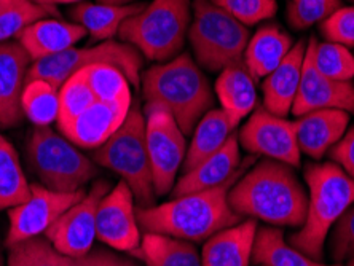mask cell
Instances as JSON below:
<instances>
[{"mask_svg":"<svg viewBox=\"0 0 354 266\" xmlns=\"http://www.w3.org/2000/svg\"><path fill=\"white\" fill-rule=\"evenodd\" d=\"M239 164H241V155H239L238 133H233L221 150H217L196 168L185 172L177 180L173 189V198L214 189L223 184L239 168Z\"/></svg>","mask_w":354,"mask_h":266,"instance_id":"obj_23","label":"cell"},{"mask_svg":"<svg viewBox=\"0 0 354 266\" xmlns=\"http://www.w3.org/2000/svg\"><path fill=\"white\" fill-rule=\"evenodd\" d=\"M97 3H104V5H117V7H123V5H131L136 0H96Z\"/></svg>","mask_w":354,"mask_h":266,"instance_id":"obj_42","label":"cell"},{"mask_svg":"<svg viewBox=\"0 0 354 266\" xmlns=\"http://www.w3.org/2000/svg\"><path fill=\"white\" fill-rule=\"evenodd\" d=\"M262 266H265V265H262Z\"/></svg>","mask_w":354,"mask_h":266,"instance_id":"obj_48","label":"cell"},{"mask_svg":"<svg viewBox=\"0 0 354 266\" xmlns=\"http://www.w3.org/2000/svg\"><path fill=\"white\" fill-rule=\"evenodd\" d=\"M96 238L109 247L133 252L140 244L134 195L127 182L120 180L102 198L96 212Z\"/></svg>","mask_w":354,"mask_h":266,"instance_id":"obj_14","label":"cell"},{"mask_svg":"<svg viewBox=\"0 0 354 266\" xmlns=\"http://www.w3.org/2000/svg\"><path fill=\"white\" fill-rule=\"evenodd\" d=\"M256 234V218H246L238 225L212 234L203 246V266H249L252 262Z\"/></svg>","mask_w":354,"mask_h":266,"instance_id":"obj_21","label":"cell"},{"mask_svg":"<svg viewBox=\"0 0 354 266\" xmlns=\"http://www.w3.org/2000/svg\"><path fill=\"white\" fill-rule=\"evenodd\" d=\"M346 266H354V258H350V262H348Z\"/></svg>","mask_w":354,"mask_h":266,"instance_id":"obj_44","label":"cell"},{"mask_svg":"<svg viewBox=\"0 0 354 266\" xmlns=\"http://www.w3.org/2000/svg\"><path fill=\"white\" fill-rule=\"evenodd\" d=\"M18 2H19V0H0V13H2L5 8L12 7V5L18 3Z\"/></svg>","mask_w":354,"mask_h":266,"instance_id":"obj_43","label":"cell"},{"mask_svg":"<svg viewBox=\"0 0 354 266\" xmlns=\"http://www.w3.org/2000/svg\"><path fill=\"white\" fill-rule=\"evenodd\" d=\"M351 2H354V0H351Z\"/></svg>","mask_w":354,"mask_h":266,"instance_id":"obj_47","label":"cell"},{"mask_svg":"<svg viewBox=\"0 0 354 266\" xmlns=\"http://www.w3.org/2000/svg\"><path fill=\"white\" fill-rule=\"evenodd\" d=\"M329 158L354 179V126L329 150Z\"/></svg>","mask_w":354,"mask_h":266,"instance_id":"obj_40","label":"cell"},{"mask_svg":"<svg viewBox=\"0 0 354 266\" xmlns=\"http://www.w3.org/2000/svg\"><path fill=\"white\" fill-rule=\"evenodd\" d=\"M256 158L243 161L223 184L214 189L177 196L160 206L139 207L136 218L145 233H157L190 243H203L221 229L243 222L228 202V191L244 175Z\"/></svg>","mask_w":354,"mask_h":266,"instance_id":"obj_1","label":"cell"},{"mask_svg":"<svg viewBox=\"0 0 354 266\" xmlns=\"http://www.w3.org/2000/svg\"><path fill=\"white\" fill-rule=\"evenodd\" d=\"M35 3L40 5H50V7H56V5H77L83 2V0H34Z\"/></svg>","mask_w":354,"mask_h":266,"instance_id":"obj_41","label":"cell"},{"mask_svg":"<svg viewBox=\"0 0 354 266\" xmlns=\"http://www.w3.org/2000/svg\"><path fill=\"white\" fill-rule=\"evenodd\" d=\"M28 163L40 184L61 193H74L99 174L97 166L71 140L50 126H35L28 142Z\"/></svg>","mask_w":354,"mask_h":266,"instance_id":"obj_8","label":"cell"},{"mask_svg":"<svg viewBox=\"0 0 354 266\" xmlns=\"http://www.w3.org/2000/svg\"><path fill=\"white\" fill-rule=\"evenodd\" d=\"M93 95L101 102L115 104L129 108L131 104V91L127 75L115 66L111 64H91L83 69Z\"/></svg>","mask_w":354,"mask_h":266,"instance_id":"obj_32","label":"cell"},{"mask_svg":"<svg viewBox=\"0 0 354 266\" xmlns=\"http://www.w3.org/2000/svg\"><path fill=\"white\" fill-rule=\"evenodd\" d=\"M251 39L248 26L239 23L211 0H194L189 40L196 64L209 72L243 61Z\"/></svg>","mask_w":354,"mask_h":266,"instance_id":"obj_7","label":"cell"},{"mask_svg":"<svg viewBox=\"0 0 354 266\" xmlns=\"http://www.w3.org/2000/svg\"><path fill=\"white\" fill-rule=\"evenodd\" d=\"M129 254L147 266H203L200 255L190 241L157 233H145L139 247Z\"/></svg>","mask_w":354,"mask_h":266,"instance_id":"obj_27","label":"cell"},{"mask_svg":"<svg viewBox=\"0 0 354 266\" xmlns=\"http://www.w3.org/2000/svg\"><path fill=\"white\" fill-rule=\"evenodd\" d=\"M58 10L50 5H40L32 0H19L0 13V44L18 37L28 26L35 21L58 17Z\"/></svg>","mask_w":354,"mask_h":266,"instance_id":"obj_34","label":"cell"},{"mask_svg":"<svg viewBox=\"0 0 354 266\" xmlns=\"http://www.w3.org/2000/svg\"><path fill=\"white\" fill-rule=\"evenodd\" d=\"M327 108L354 113V85L351 82L332 80L322 75L313 64L310 51L306 50L292 113L295 117H301L305 113Z\"/></svg>","mask_w":354,"mask_h":266,"instance_id":"obj_15","label":"cell"},{"mask_svg":"<svg viewBox=\"0 0 354 266\" xmlns=\"http://www.w3.org/2000/svg\"><path fill=\"white\" fill-rule=\"evenodd\" d=\"M91 64L115 66L127 75L128 82L139 90L142 55L133 45L113 40L102 41L96 46H88V48H75L74 46L59 55L35 61L29 67L28 82L40 78L59 90L66 80H69L72 75Z\"/></svg>","mask_w":354,"mask_h":266,"instance_id":"obj_9","label":"cell"},{"mask_svg":"<svg viewBox=\"0 0 354 266\" xmlns=\"http://www.w3.org/2000/svg\"><path fill=\"white\" fill-rule=\"evenodd\" d=\"M306 44L308 41L305 39L295 41L283 62L276 67L272 74L263 78V107L270 113L286 118L292 112L301 80V67H304L305 61Z\"/></svg>","mask_w":354,"mask_h":266,"instance_id":"obj_17","label":"cell"},{"mask_svg":"<svg viewBox=\"0 0 354 266\" xmlns=\"http://www.w3.org/2000/svg\"><path fill=\"white\" fill-rule=\"evenodd\" d=\"M216 95L233 128H236L257 107L256 80L244 61L225 67L218 74Z\"/></svg>","mask_w":354,"mask_h":266,"instance_id":"obj_24","label":"cell"},{"mask_svg":"<svg viewBox=\"0 0 354 266\" xmlns=\"http://www.w3.org/2000/svg\"><path fill=\"white\" fill-rule=\"evenodd\" d=\"M306 50L322 75L340 82H351L354 78V55L346 46L332 41H317L316 37H311Z\"/></svg>","mask_w":354,"mask_h":266,"instance_id":"obj_33","label":"cell"},{"mask_svg":"<svg viewBox=\"0 0 354 266\" xmlns=\"http://www.w3.org/2000/svg\"><path fill=\"white\" fill-rule=\"evenodd\" d=\"M145 7V3H131L117 7V5H104V3H90L80 2L71 8V18L74 23L85 28L93 40L107 41L113 35L118 34L120 26L124 19L134 17Z\"/></svg>","mask_w":354,"mask_h":266,"instance_id":"obj_26","label":"cell"},{"mask_svg":"<svg viewBox=\"0 0 354 266\" xmlns=\"http://www.w3.org/2000/svg\"><path fill=\"white\" fill-rule=\"evenodd\" d=\"M190 23V0H152L134 17L124 19L117 35L145 59L161 64L184 48Z\"/></svg>","mask_w":354,"mask_h":266,"instance_id":"obj_5","label":"cell"},{"mask_svg":"<svg viewBox=\"0 0 354 266\" xmlns=\"http://www.w3.org/2000/svg\"><path fill=\"white\" fill-rule=\"evenodd\" d=\"M232 209L274 227L300 228L308 209V195L292 166L265 158L228 191Z\"/></svg>","mask_w":354,"mask_h":266,"instance_id":"obj_2","label":"cell"},{"mask_svg":"<svg viewBox=\"0 0 354 266\" xmlns=\"http://www.w3.org/2000/svg\"><path fill=\"white\" fill-rule=\"evenodd\" d=\"M124 266H136V265H134L133 262H128V260H127V263H124Z\"/></svg>","mask_w":354,"mask_h":266,"instance_id":"obj_46","label":"cell"},{"mask_svg":"<svg viewBox=\"0 0 354 266\" xmlns=\"http://www.w3.org/2000/svg\"><path fill=\"white\" fill-rule=\"evenodd\" d=\"M145 144L155 195L165 196L176 185L177 171L187 155L185 134L176 123L168 108L158 102H147L144 107Z\"/></svg>","mask_w":354,"mask_h":266,"instance_id":"obj_10","label":"cell"},{"mask_svg":"<svg viewBox=\"0 0 354 266\" xmlns=\"http://www.w3.org/2000/svg\"><path fill=\"white\" fill-rule=\"evenodd\" d=\"M330 255L337 263L354 258V205L348 207L332 229Z\"/></svg>","mask_w":354,"mask_h":266,"instance_id":"obj_39","label":"cell"},{"mask_svg":"<svg viewBox=\"0 0 354 266\" xmlns=\"http://www.w3.org/2000/svg\"><path fill=\"white\" fill-rule=\"evenodd\" d=\"M0 266H3V260H2V250H0Z\"/></svg>","mask_w":354,"mask_h":266,"instance_id":"obj_45","label":"cell"},{"mask_svg":"<svg viewBox=\"0 0 354 266\" xmlns=\"http://www.w3.org/2000/svg\"><path fill=\"white\" fill-rule=\"evenodd\" d=\"M233 129L235 128L232 126L230 120L222 108H211L194 129V137L184 160V174L221 150L233 134Z\"/></svg>","mask_w":354,"mask_h":266,"instance_id":"obj_28","label":"cell"},{"mask_svg":"<svg viewBox=\"0 0 354 266\" xmlns=\"http://www.w3.org/2000/svg\"><path fill=\"white\" fill-rule=\"evenodd\" d=\"M127 260L107 250H90L85 257L59 254L46 238H32L8 247L7 266H124Z\"/></svg>","mask_w":354,"mask_h":266,"instance_id":"obj_19","label":"cell"},{"mask_svg":"<svg viewBox=\"0 0 354 266\" xmlns=\"http://www.w3.org/2000/svg\"><path fill=\"white\" fill-rule=\"evenodd\" d=\"M252 263L259 266H342L324 265L310 258L300 250L286 243L283 229L262 227L257 229L252 250Z\"/></svg>","mask_w":354,"mask_h":266,"instance_id":"obj_29","label":"cell"},{"mask_svg":"<svg viewBox=\"0 0 354 266\" xmlns=\"http://www.w3.org/2000/svg\"><path fill=\"white\" fill-rule=\"evenodd\" d=\"M140 83L145 104L165 106L184 134L194 133L198 122L214 106L209 82L190 53L152 66Z\"/></svg>","mask_w":354,"mask_h":266,"instance_id":"obj_4","label":"cell"},{"mask_svg":"<svg viewBox=\"0 0 354 266\" xmlns=\"http://www.w3.org/2000/svg\"><path fill=\"white\" fill-rule=\"evenodd\" d=\"M96 101L97 99L93 95L83 70L77 72L69 80H66L64 85L59 88V115L58 122H56L59 131L69 126Z\"/></svg>","mask_w":354,"mask_h":266,"instance_id":"obj_35","label":"cell"},{"mask_svg":"<svg viewBox=\"0 0 354 266\" xmlns=\"http://www.w3.org/2000/svg\"><path fill=\"white\" fill-rule=\"evenodd\" d=\"M308 209L305 223L289 236V244L316 262H322L330 228L354 205V179L334 161L305 166Z\"/></svg>","mask_w":354,"mask_h":266,"instance_id":"obj_3","label":"cell"},{"mask_svg":"<svg viewBox=\"0 0 354 266\" xmlns=\"http://www.w3.org/2000/svg\"><path fill=\"white\" fill-rule=\"evenodd\" d=\"M86 35L88 32L80 24L46 18L28 26L17 39L30 61L35 62L74 48Z\"/></svg>","mask_w":354,"mask_h":266,"instance_id":"obj_20","label":"cell"},{"mask_svg":"<svg viewBox=\"0 0 354 266\" xmlns=\"http://www.w3.org/2000/svg\"><path fill=\"white\" fill-rule=\"evenodd\" d=\"M29 198L30 184L21 168L18 152L0 133V211L23 205Z\"/></svg>","mask_w":354,"mask_h":266,"instance_id":"obj_30","label":"cell"},{"mask_svg":"<svg viewBox=\"0 0 354 266\" xmlns=\"http://www.w3.org/2000/svg\"><path fill=\"white\" fill-rule=\"evenodd\" d=\"M93 160L127 182L139 207L155 206L157 195L145 144V117L138 104L129 108L122 126L93 150Z\"/></svg>","mask_w":354,"mask_h":266,"instance_id":"obj_6","label":"cell"},{"mask_svg":"<svg viewBox=\"0 0 354 266\" xmlns=\"http://www.w3.org/2000/svg\"><path fill=\"white\" fill-rule=\"evenodd\" d=\"M111 191L107 180H97L82 201L67 209L44 233L59 254L67 257H85L96 238V212L99 202Z\"/></svg>","mask_w":354,"mask_h":266,"instance_id":"obj_12","label":"cell"},{"mask_svg":"<svg viewBox=\"0 0 354 266\" xmlns=\"http://www.w3.org/2000/svg\"><path fill=\"white\" fill-rule=\"evenodd\" d=\"M326 41L353 48L354 46V7H340L319 26Z\"/></svg>","mask_w":354,"mask_h":266,"instance_id":"obj_38","label":"cell"},{"mask_svg":"<svg viewBox=\"0 0 354 266\" xmlns=\"http://www.w3.org/2000/svg\"><path fill=\"white\" fill-rule=\"evenodd\" d=\"M30 57L18 41L0 44V128H15L23 122L21 107Z\"/></svg>","mask_w":354,"mask_h":266,"instance_id":"obj_16","label":"cell"},{"mask_svg":"<svg viewBox=\"0 0 354 266\" xmlns=\"http://www.w3.org/2000/svg\"><path fill=\"white\" fill-rule=\"evenodd\" d=\"M129 108L96 101L61 133L77 147L95 150L122 126Z\"/></svg>","mask_w":354,"mask_h":266,"instance_id":"obj_22","label":"cell"},{"mask_svg":"<svg viewBox=\"0 0 354 266\" xmlns=\"http://www.w3.org/2000/svg\"><path fill=\"white\" fill-rule=\"evenodd\" d=\"M350 115L335 108L315 111L297 117L294 122L300 152L313 160H322L346 133Z\"/></svg>","mask_w":354,"mask_h":266,"instance_id":"obj_18","label":"cell"},{"mask_svg":"<svg viewBox=\"0 0 354 266\" xmlns=\"http://www.w3.org/2000/svg\"><path fill=\"white\" fill-rule=\"evenodd\" d=\"M238 142L246 152L281 161L292 168L300 166L294 122L270 113L263 106L256 111L238 133Z\"/></svg>","mask_w":354,"mask_h":266,"instance_id":"obj_13","label":"cell"},{"mask_svg":"<svg viewBox=\"0 0 354 266\" xmlns=\"http://www.w3.org/2000/svg\"><path fill=\"white\" fill-rule=\"evenodd\" d=\"M32 2H34V0H32Z\"/></svg>","mask_w":354,"mask_h":266,"instance_id":"obj_49","label":"cell"},{"mask_svg":"<svg viewBox=\"0 0 354 266\" xmlns=\"http://www.w3.org/2000/svg\"><path fill=\"white\" fill-rule=\"evenodd\" d=\"M292 46L294 40L284 29L276 24H265L249 39L243 61L257 82L272 74Z\"/></svg>","mask_w":354,"mask_h":266,"instance_id":"obj_25","label":"cell"},{"mask_svg":"<svg viewBox=\"0 0 354 266\" xmlns=\"http://www.w3.org/2000/svg\"><path fill=\"white\" fill-rule=\"evenodd\" d=\"M21 107L24 117L34 126H50L58 122L59 115V90L46 80H29L26 83Z\"/></svg>","mask_w":354,"mask_h":266,"instance_id":"obj_31","label":"cell"},{"mask_svg":"<svg viewBox=\"0 0 354 266\" xmlns=\"http://www.w3.org/2000/svg\"><path fill=\"white\" fill-rule=\"evenodd\" d=\"M342 7V0H289L288 23L294 30H305L327 19Z\"/></svg>","mask_w":354,"mask_h":266,"instance_id":"obj_36","label":"cell"},{"mask_svg":"<svg viewBox=\"0 0 354 266\" xmlns=\"http://www.w3.org/2000/svg\"><path fill=\"white\" fill-rule=\"evenodd\" d=\"M211 2L244 26H254L272 19L278 12L276 0H211Z\"/></svg>","mask_w":354,"mask_h":266,"instance_id":"obj_37","label":"cell"},{"mask_svg":"<svg viewBox=\"0 0 354 266\" xmlns=\"http://www.w3.org/2000/svg\"><path fill=\"white\" fill-rule=\"evenodd\" d=\"M86 191L61 193L46 189L41 184H30V198L23 205L8 209V233L5 246L12 247L28 239L44 234L67 209L82 201Z\"/></svg>","mask_w":354,"mask_h":266,"instance_id":"obj_11","label":"cell"}]
</instances>
